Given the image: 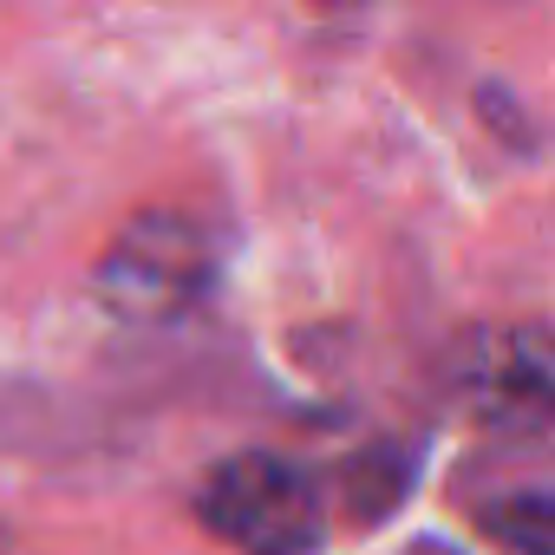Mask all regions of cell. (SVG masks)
Listing matches in <instances>:
<instances>
[{"instance_id":"1","label":"cell","mask_w":555,"mask_h":555,"mask_svg":"<svg viewBox=\"0 0 555 555\" xmlns=\"http://www.w3.org/2000/svg\"><path fill=\"white\" fill-rule=\"evenodd\" d=\"M216 274V242L183 209L131 216L92 268V295L118 321H177Z\"/></svg>"},{"instance_id":"2","label":"cell","mask_w":555,"mask_h":555,"mask_svg":"<svg viewBox=\"0 0 555 555\" xmlns=\"http://www.w3.org/2000/svg\"><path fill=\"white\" fill-rule=\"evenodd\" d=\"M196 516L209 535H222L242 555H308L321 542L314 483L288 457H268V451L222 457L196 490Z\"/></svg>"},{"instance_id":"4","label":"cell","mask_w":555,"mask_h":555,"mask_svg":"<svg viewBox=\"0 0 555 555\" xmlns=\"http://www.w3.org/2000/svg\"><path fill=\"white\" fill-rule=\"evenodd\" d=\"M477 522H483V535H490L503 555H555V496L516 490V496L483 503Z\"/></svg>"},{"instance_id":"3","label":"cell","mask_w":555,"mask_h":555,"mask_svg":"<svg viewBox=\"0 0 555 555\" xmlns=\"http://www.w3.org/2000/svg\"><path fill=\"white\" fill-rule=\"evenodd\" d=\"M444 373L477 425L509 438L555 431V327H529V321L477 327L451 347Z\"/></svg>"}]
</instances>
